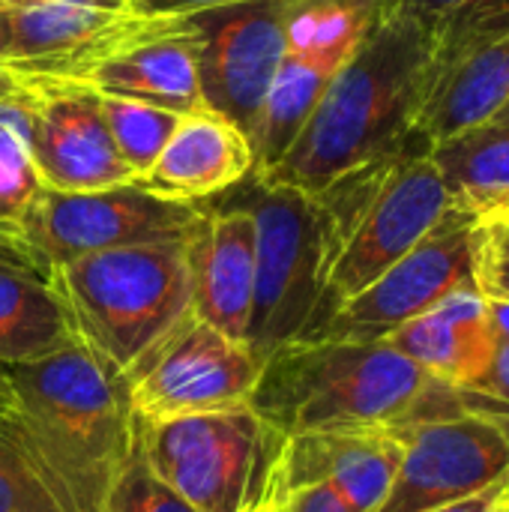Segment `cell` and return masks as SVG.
Returning <instances> with one entry per match:
<instances>
[{
	"mask_svg": "<svg viewBox=\"0 0 509 512\" xmlns=\"http://www.w3.org/2000/svg\"><path fill=\"white\" fill-rule=\"evenodd\" d=\"M509 99V15L465 27H441L414 135L429 147L489 123Z\"/></svg>",
	"mask_w": 509,
	"mask_h": 512,
	"instance_id": "15",
	"label": "cell"
},
{
	"mask_svg": "<svg viewBox=\"0 0 509 512\" xmlns=\"http://www.w3.org/2000/svg\"><path fill=\"white\" fill-rule=\"evenodd\" d=\"M72 336L126 378L192 312L186 237L93 252L51 270Z\"/></svg>",
	"mask_w": 509,
	"mask_h": 512,
	"instance_id": "5",
	"label": "cell"
},
{
	"mask_svg": "<svg viewBox=\"0 0 509 512\" xmlns=\"http://www.w3.org/2000/svg\"><path fill=\"white\" fill-rule=\"evenodd\" d=\"M102 512H198L177 492H171L153 471L141 462L138 450L120 480L114 483Z\"/></svg>",
	"mask_w": 509,
	"mask_h": 512,
	"instance_id": "26",
	"label": "cell"
},
{
	"mask_svg": "<svg viewBox=\"0 0 509 512\" xmlns=\"http://www.w3.org/2000/svg\"><path fill=\"white\" fill-rule=\"evenodd\" d=\"M75 84L102 96L147 102L180 117L207 108L198 78V30L192 15L150 18L132 42L96 63Z\"/></svg>",
	"mask_w": 509,
	"mask_h": 512,
	"instance_id": "17",
	"label": "cell"
},
{
	"mask_svg": "<svg viewBox=\"0 0 509 512\" xmlns=\"http://www.w3.org/2000/svg\"><path fill=\"white\" fill-rule=\"evenodd\" d=\"M12 411H15V399H12V390H9L6 375L0 369V429L6 426V420L12 417Z\"/></svg>",
	"mask_w": 509,
	"mask_h": 512,
	"instance_id": "35",
	"label": "cell"
},
{
	"mask_svg": "<svg viewBox=\"0 0 509 512\" xmlns=\"http://www.w3.org/2000/svg\"><path fill=\"white\" fill-rule=\"evenodd\" d=\"M30 111L39 180L57 192H96L135 183L117 153L93 90L78 84H18Z\"/></svg>",
	"mask_w": 509,
	"mask_h": 512,
	"instance_id": "16",
	"label": "cell"
},
{
	"mask_svg": "<svg viewBox=\"0 0 509 512\" xmlns=\"http://www.w3.org/2000/svg\"><path fill=\"white\" fill-rule=\"evenodd\" d=\"M243 204L255 219V294L246 345L264 363L276 348L318 333L336 249L309 192L252 180Z\"/></svg>",
	"mask_w": 509,
	"mask_h": 512,
	"instance_id": "7",
	"label": "cell"
},
{
	"mask_svg": "<svg viewBox=\"0 0 509 512\" xmlns=\"http://www.w3.org/2000/svg\"><path fill=\"white\" fill-rule=\"evenodd\" d=\"M387 0H306L294 18L288 51L249 135L255 171H270L294 144L336 72L357 51Z\"/></svg>",
	"mask_w": 509,
	"mask_h": 512,
	"instance_id": "10",
	"label": "cell"
},
{
	"mask_svg": "<svg viewBox=\"0 0 509 512\" xmlns=\"http://www.w3.org/2000/svg\"><path fill=\"white\" fill-rule=\"evenodd\" d=\"M147 21L132 0H0L3 69L15 84H75Z\"/></svg>",
	"mask_w": 509,
	"mask_h": 512,
	"instance_id": "11",
	"label": "cell"
},
{
	"mask_svg": "<svg viewBox=\"0 0 509 512\" xmlns=\"http://www.w3.org/2000/svg\"><path fill=\"white\" fill-rule=\"evenodd\" d=\"M435 18L441 27H465L477 21L507 18L509 0H390Z\"/></svg>",
	"mask_w": 509,
	"mask_h": 512,
	"instance_id": "30",
	"label": "cell"
},
{
	"mask_svg": "<svg viewBox=\"0 0 509 512\" xmlns=\"http://www.w3.org/2000/svg\"><path fill=\"white\" fill-rule=\"evenodd\" d=\"M96 99H99V108L108 123L117 153L132 168L135 180L144 177L150 165L156 162V156L162 153V147L168 144V138L174 135L180 114L147 105V102L117 99V96H102V93H96Z\"/></svg>",
	"mask_w": 509,
	"mask_h": 512,
	"instance_id": "25",
	"label": "cell"
},
{
	"mask_svg": "<svg viewBox=\"0 0 509 512\" xmlns=\"http://www.w3.org/2000/svg\"><path fill=\"white\" fill-rule=\"evenodd\" d=\"M384 342L423 372L459 390H474L486 378L498 351L489 327V312L483 318L456 321L441 315L438 309H429L393 330Z\"/></svg>",
	"mask_w": 509,
	"mask_h": 512,
	"instance_id": "23",
	"label": "cell"
},
{
	"mask_svg": "<svg viewBox=\"0 0 509 512\" xmlns=\"http://www.w3.org/2000/svg\"><path fill=\"white\" fill-rule=\"evenodd\" d=\"M315 201L336 249L321 327L453 210L429 144L417 135L336 177L315 192Z\"/></svg>",
	"mask_w": 509,
	"mask_h": 512,
	"instance_id": "4",
	"label": "cell"
},
{
	"mask_svg": "<svg viewBox=\"0 0 509 512\" xmlns=\"http://www.w3.org/2000/svg\"><path fill=\"white\" fill-rule=\"evenodd\" d=\"M483 222L450 210L405 258L342 303L312 339L384 342L411 318L435 309L450 291L477 282Z\"/></svg>",
	"mask_w": 509,
	"mask_h": 512,
	"instance_id": "12",
	"label": "cell"
},
{
	"mask_svg": "<svg viewBox=\"0 0 509 512\" xmlns=\"http://www.w3.org/2000/svg\"><path fill=\"white\" fill-rule=\"evenodd\" d=\"M192 315L246 342L255 294V219L249 207H201L186 234Z\"/></svg>",
	"mask_w": 509,
	"mask_h": 512,
	"instance_id": "18",
	"label": "cell"
},
{
	"mask_svg": "<svg viewBox=\"0 0 509 512\" xmlns=\"http://www.w3.org/2000/svg\"><path fill=\"white\" fill-rule=\"evenodd\" d=\"M429 156L456 210L489 222L509 207V126L480 123L432 144Z\"/></svg>",
	"mask_w": 509,
	"mask_h": 512,
	"instance_id": "22",
	"label": "cell"
},
{
	"mask_svg": "<svg viewBox=\"0 0 509 512\" xmlns=\"http://www.w3.org/2000/svg\"><path fill=\"white\" fill-rule=\"evenodd\" d=\"M0 512H60L0 432Z\"/></svg>",
	"mask_w": 509,
	"mask_h": 512,
	"instance_id": "27",
	"label": "cell"
},
{
	"mask_svg": "<svg viewBox=\"0 0 509 512\" xmlns=\"http://www.w3.org/2000/svg\"><path fill=\"white\" fill-rule=\"evenodd\" d=\"M435 45V18L387 0L294 144L252 180L315 195L351 168L405 144L414 135Z\"/></svg>",
	"mask_w": 509,
	"mask_h": 512,
	"instance_id": "2",
	"label": "cell"
},
{
	"mask_svg": "<svg viewBox=\"0 0 509 512\" xmlns=\"http://www.w3.org/2000/svg\"><path fill=\"white\" fill-rule=\"evenodd\" d=\"M471 414L489 420H509V345H498L486 378L474 390H459Z\"/></svg>",
	"mask_w": 509,
	"mask_h": 512,
	"instance_id": "29",
	"label": "cell"
},
{
	"mask_svg": "<svg viewBox=\"0 0 509 512\" xmlns=\"http://www.w3.org/2000/svg\"><path fill=\"white\" fill-rule=\"evenodd\" d=\"M267 512H354L351 504L327 483H309L276 492Z\"/></svg>",
	"mask_w": 509,
	"mask_h": 512,
	"instance_id": "31",
	"label": "cell"
},
{
	"mask_svg": "<svg viewBox=\"0 0 509 512\" xmlns=\"http://www.w3.org/2000/svg\"><path fill=\"white\" fill-rule=\"evenodd\" d=\"M477 285L486 300L509 303V225L483 222V246L477 261Z\"/></svg>",
	"mask_w": 509,
	"mask_h": 512,
	"instance_id": "28",
	"label": "cell"
},
{
	"mask_svg": "<svg viewBox=\"0 0 509 512\" xmlns=\"http://www.w3.org/2000/svg\"><path fill=\"white\" fill-rule=\"evenodd\" d=\"M399 462L402 441L390 429L294 435L282 453L276 492L327 483L354 512H375L396 480Z\"/></svg>",
	"mask_w": 509,
	"mask_h": 512,
	"instance_id": "19",
	"label": "cell"
},
{
	"mask_svg": "<svg viewBox=\"0 0 509 512\" xmlns=\"http://www.w3.org/2000/svg\"><path fill=\"white\" fill-rule=\"evenodd\" d=\"M486 512H509V504H504V498H501V501H498L495 507H489Z\"/></svg>",
	"mask_w": 509,
	"mask_h": 512,
	"instance_id": "38",
	"label": "cell"
},
{
	"mask_svg": "<svg viewBox=\"0 0 509 512\" xmlns=\"http://www.w3.org/2000/svg\"><path fill=\"white\" fill-rule=\"evenodd\" d=\"M492 123H504V126H509V99L504 102V108L492 117Z\"/></svg>",
	"mask_w": 509,
	"mask_h": 512,
	"instance_id": "37",
	"label": "cell"
},
{
	"mask_svg": "<svg viewBox=\"0 0 509 512\" xmlns=\"http://www.w3.org/2000/svg\"><path fill=\"white\" fill-rule=\"evenodd\" d=\"M6 240H9V234H3V231H0V243H6Z\"/></svg>",
	"mask_w": 509,
	"mask_h": 512,
	"instance_id": "41",
	"label": "cell"
},
{
	"mask_svg": "<svg viewBox=\"0 0 509 512\" xmlns=\"http://www.w3.org/2000/svg\"><path fill=\"white\" fill-rule=\"evenodd\" d=\"M225 3H240V0H132V9H135L138 15L168 18V15H192V12H204V9L225 6Z\"/></svg>",
	"mask_w": 509,
	"mask_h": 512,
	"instance_id": "32",
	"label": "cell"
},
{
	"mask_svg": "<svg viewBox=\"0 0 509 512\" xmlns=\"http://www.w3.org/2000/svg\"><path fill=\"white\" fill-rule=\"evenodd\" d=\"M306 0H240L192 12L204 105L252 135Z\"/></svg>",
	"mask_w": 509,
	"mask_h": 512,
	"instance_id": "13",
	"label": "cell"
},
{
	"mask_svg": "<svg viewBox=\"0 0 509 512\" xmlns=\"http://www.w3.org/2000/svg\"><path fill=\"white\" fill-rule=\"evenodd\" d=\"M396 435L402 441V462L375 512L441 510L507 477L509 432L498 420L468 411Z\"/></svg>",
	"mask_w": 509,
	"mask_h": 512,
	"instance_id": "14",
	"label": "cell"
},
{
	"mask_svg": "<svg viewBox=\"0 0 509 512\" xmlns=\"http://www.w3.org/2000/svg\"><path fill=\"white\" fill-rule=\"evenodd\" d=\"M489 222H507V225H509V207L504 210V213H498L495 219H489Z\"/></svg>",
	"mask_w": 509,
	"mask_h": 512,
	"instance_id": "39",
	"label": "cell"
},
{
	"mask_svg": "<svg viewBox=\"0 0 509 512\" xmlns=\"http://www.w3.org/2000/svg\"><path fill=\"white\" fill-rule=\"evenodd\" d=\"M15 411L0 429L60 512H102L135 456L126 381L84 345L3 366Z\"/></svg>",
	"mask_w": 509,
	"mask_h": 512,
	"instance_id": "1",
	"label": "cell"
},
{
	"mask_svg": "<svg viewBox=\"0 0 509 512\" xmlns=\"http://www.w3.org/2000/svg\"><path fill=\"white\" fill-rule=\"evenodd\" d=\"M198 213L201 204L165 201L138 183L96 192H57L42 186L9 228V237L51 273L93 252L183 240Z\"/></svg>",
	"mask_w": 509,
	"mask_h": 512,
	"instance_id": "8",
	"label": "cell"
},
{
	"mask_svg": "<svg viewBox=\"0 0 509 512\" xmlns=\"http://www.w3.org/2000/svg\"><path fill=\"white\" fill-rule=\"evenodd\" d=\"M288 438L252 405L159 423L135 420L141 462L198 512H267Z\"/></svg>",
	"mask_w": 509,
	"mask_h": 512,
	"instance_id": "6",
	"label": "cell"
},
{
	"mask_svg": "<svg viewBox=\"0 0 509 512\" xmlns=\"http://www.w3.org/2000/svg\"><path fill=\"white\" fill-rule=\"evenodd\" d=\"M12 90H18V84L6 75V69H3V51H0V96H6Z\"/></svg>",
	"mask_w": 509,
	"mask_h": 512,
	"instance_id": "36",
	"label": "cell"
},
{
	"mask_svg": "<svg viewBox=\"0 0 509 512\" xmlns=\"http://www.w3.org/2000/svg\"><path fill=\"white\" fill-rule=\"evenodd\" d=\"M504 483H507V477L498 480L495 486L483 489L480 495H471V498H465V501H459V504H450V507H441V510L432 512H486L489 507H495V504L504 498Z\"/></svg>",
	"mask_w": 509,
	"mask_h": 512,
	"instance_id": "33",
	"label": "cell"
},
{
	"mask_svg": "<svg viewBox=\"0 0 509 512\" xmlns=\"http://www.w3.org/2000/svg\"><path fill=\"white\" fill-rule=\"evenodd\" d=\"M42 189L33 147H30V111L24 90L0 96V231L9 234L15 219Z\"/></svg>",
	"mask_w": 509,
	"mask_h": 512,
	"instance_id": "24",
	"label": "cell"
},
{
	"mask_svg": "<svg viewBox=\"0 0 509 512\" xmlns=\"http://www.w3.org/2000/svg\"><path fill=\"white\" fill-rule=\"evenodd\" d=\"M504 504H509V471H507V483H504Z\"/></svg>",
	"mask_w": 509,
	"mask_h": 512,
	"instance_id": "40",
	"label": "cell"
},
{
	"mask_svg": "<svg viewBox=\"0 0 509 512\" xmlns=\"http://www.w3.org/2000/svg\"><path fill=\"white\" fill-rule=\"evenodd\" d=\"M69 345L75 336L51 273L9 237L0 243V369L42 360Z\"/></svg>",
	"mask_w": 509,
	"mask_h": 512,
	"instance_id": "21",
	"label": "cell"
},
{
	"mask_svg": "<svg viewBox=\"0 0 509 512\" xmlns=\"http://www.w3.org/2000/svg\"><path fill=\"white\" fill-rule=\"evenodd\" d=\"M486 312H489V327L498 345H509V303L501 300H486Z\"/></svg>",
	"mask_w": 509,
	"mask_h": 512,
	"instance_id": "34",
	"label": "cell"
},
{
	"mask_svg": "<svg viewBox=\"0 0 509 512\" xmlns=\"http://www.w3.org/2000/svg\"><path fill=\"white\" fill-rule=\"evenodd\" d=\"M285 438L390 429L468 414L459 387L423 372L387 342L297 339L264 357L249 402Z\"/></svg>",
	"mask_w": 509,
	"mask_h": 512,
	"instance_id": "3",
	"label": "cell"
},
{
	"mask_svg": "<svg viewBox=\"0 0 509 512\" xmlns=\"http://www.w3.org/2000/svg\"><path fill=\"white\" fill-rule=\"evenodd\" d=\"M261 366L246 342L219 333L189 312L123 381L132 417L159 423L249 405Z\"/></svg>",
	"mask_w": 509,
	"mask_h": 512,
	"instance_id": "9",
	"label": "cell"
},
{
	"mask_svg": "<svg viewBox=\"0 0 509 512\" xmlns=\"http://www.w3.org/2000/svg\"><path fill=\"white\" fill-rule=\"evenodd\" d=\"M255 171V156L246 132L222 114L201 108L180 117L174 135L135 183L165 201L201 204L243 183Z\"/></svg>",
	"mask_w": 509,
	"mask_h": 512,
	"instance_id": "20",
	"label": "cell"
}]
</instances>
